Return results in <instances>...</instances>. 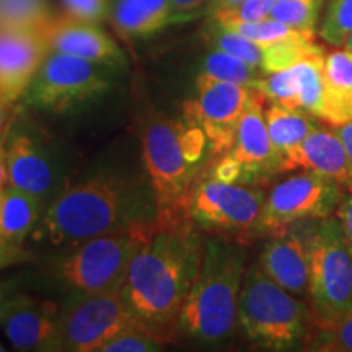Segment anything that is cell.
Listing matches in <instances>:
<instances>
[{
	"label": "cell",
	"instance_id": "cell-5",
	"mask_svg": "<svg viewBox=\"0 0 352 352\" xmlns=\"http://www.w3.org/2000/svg\"><path fill=\"white\" fill-rule=\"evenodd\" d=\"M236 324L253 344L271 351L298 346L311 328L310 311L302 298L280 287L259 266L245 272Z\"/></svg>",
	"mask_w": 352,
	"mask_h": 352
},
{
	"label": "cell",
	"instance_id": "cell-42",
	"mask_svg": "<svg viewBox=\"0 0 352 352\" xmlns=\"http://www.w3.org/2000/svg\"><path fill=\"white\" fill-rule=\"evenodd\" d=\"M241 0H210L209 6V15L214 12L219 10H227V8H232L235 6H239Z\"/></svg>",
	"mask_w": 352,
	"mask_h": 352
},
{
	"label": "cell",
	"instance_id": "cell-44",
	"mask_svg": "<svg viewBox=\"0 0 352 352\" xmlns=\"http://www.w3.org/2000/svg\"><path fill=\"white\" fill-rule=\"evenodd\" d=\"M344 47H346V50H349V51H352V34H351V36H349V38H347V39H346V43H344Z\"/></svg>",
	"mask_w": 352,
	"mask_h": 352
},
{
	"label": "cell",
	"instance_id": "cell-39",
	"mask_svg": "<svg viewBox=\"0 0 352 352\" xmlns=\"http://www.w3.org/2000/svg\"><path fill=\"white\" fill-rule=\"evenodd\" d=\"M16 300H19V296L8 292L6 285H0V324H3V321L10 315Z\"/></svg>",
	"mask_w": 352,
	"mask_h": 352
},
{
	"label": "cell",
	"instance_id": "cell-25",
	"mask_svg": "<svg viewBox=\"0 0 352 352\" xmlns=\"http://www.w3.org/2000/svg\"><path fill=\"white\" fill-rule=\"evenodd\" d=\"M52 16L47 0H0V28H41Z\"/></svg>",
	"mask_w": 352,
	"mask_h": 352
},
{
	"label": "cell",
	"instance_id": "cell-32",
	"mask_svg": "<svg viewBox=\"0 0 352 352\" xmlns=\"http://www.w3.org/2000/svg\"><path fill=\"white\" fill-rule=\"evenodd\" d=\"M324 76L329 85L352 103V51L338 50L324 54Z\"/></svg>",
	"mask_w": 352,
	"mask_h": 352
},
{
	"label": "cell",
	"instance_id": "cell-23",
	"mask_svg": "<svg viewBox=\"0 0 352 352\" xmlns=\"http://www.w3.org/2000/svg\"><path fill=\"white\" fill-rule=\"evenodd\" d=\"M320 56H324V51L314 41V34L298 33L292 38L264 46L261 70L263 74L279 72V70L292 67L302 60Z\"/></svg>",
	"mask_w": 352,
	"mask_h": 352
},
{
	"label": "cell",
	"instance_id": "cell-33",
	"mask_svg": "<svg viewBox=\"0 0 352 352\" xmlns=\"http://www.w3.org/2000/svg\"><path fill=\"white\" fill-rule=\"evenodd\" d=\"M276 0H241L239 6L210 13L217 21H258L270 16Z\"/></svg>",
	"mask_w": 352,
	"mask_h": 352
},
{
	"label": "cell",
	"instance_id": "cell-24",
	"mask_svg": "<svg viewBox=\"0 0 352 352\" xmlns=\"http://www.w3.org/2000/svg\"><path fill=\"white\" fill-rule=\"evenodd\" d=\"M199 76L214 78V80L232 82L243 87L258 88V83L264 74L226 51L212 50L202 60Z\"/></svg>",
	"mask_w": 352,
	"mask_h": 352
},
{
	"label": "cell",
	"instance_id": "cell-29",
	"mask_svg": "<svg viewBox=\"0 0 352 352\" xmlns=\"http://www.w3.org/2000/svg\"><path fill=\"white\" fill-rule=\"evenodd\" d=\"M217 21V20H214ZM226 28L232 30V32L241 34L250 41L256 43L258 46H270V44L279 43L283 39L292 38L298 33H305V32H298V30H294L287 26L283 21H277L271 16L264 20H258V21H217ZM314 34V33H311Z\"/></svg>",
	"mask_w": 352,
	"mask_h": 352
},
{
	"label": "cell",
	"instance_id": "cell-9",
	"mask_svg": "<svg viewBox=\"0 0 352 352\" xmlns=\"http://www.w3.org/2000/svg\"><path fill=\"white\" fill-rule=\"evenodd\" d=\"M113 69L80 57L51 51L34 76L25 98L51 113H69L91 103L111 87Z\"/></svg>",
	"mask_w": 352,
	"mask_h": 352
},
{
	"label": "cell",
	"instance_id": "cell-18",
	"mask_svg": "<svg viewBox=\"0 0 352 352\" xmlns=\"http://www.w3.org/2000/svg\"><path fill=\"white\" fill-rule=\"evenodd\" d=\"M7 170L10 188L46 201L56 186V170L47 151L26 132H12L7 140Z\"/></svg>",
	"mask_w": 352,
	"mask_h": 352
},
{
	"label": "cell",
	"instance_id": "cell-14",
	"mask_svg": "<svg viewBox=\"0 0 352 352\" xmlns=\"http://www.w3.org/2000/svg\"><path fill=\"white\" fill-rule=\"evenodd\" d=\"M50 50L76 56L113 70L126 69V56L100 23H90L64 15L52 16L44 26Z\"/></svg>",
	"mask_w": 352,
	"mask_h": 352
},
{
	"label": "cell",
	"instance_id": "cell-15",
	"mask_svg": "<svg viewBox=\"0 0 352 352\" xmlns=\"http://www.w3.org/2000/svg\"><path fill=\"white\" fill-rule=\"evenodd\" d=\"M264 100L266 96L259 90H254L239 122L236 139L230 152V155L243 168V183L258 182L280 173V155L267 132L263 107Z\"/></svg>",
	"mask_w": 352,
	"mask_h": 352
},
{
	"label": "cell",
	"instance_id": "cell-8",
	"mask_svg": "<svg viewBox=\"0 0 352 352\" xmlns=\"http://www.w3.org/2000/svg\"><path fill=\"white\" fill-rule=\"evenodd\" d=\"M264 201V192L258 189L210 178L192 188L188 217L219 239L243 243L259 233Z\"/></svg>",
	"mask_w": 352,
	"mask_h": 352
},
{
	"label": "cell",
	"instance_id": "cell-10",
	"mask_svg": "<svg viewBox=\"0 0 352 352\" xmlns=\"http://www.w3.org/2000/svg\"><path fill=\"white\" fill-rule=\"evenodd\" d=\"M139 321L122 287L88 296L70 294L59 310L56 351L100 352L104 342Z\"/></svg>",
	"mask_w": 352,
	"mask_h": 352
},
{
	"label": "cell",
	"instance_id": "cell-16",
	"mask_svg": "<svg viewBox=\"0 0 352 352\" xmlns=\"http://www.w3.org/2000/svg\"><path fill=\"white\" fill-rule=\"evenodd\" d=\"M314 171L333 179L352 191V170L344 144L334 129L318 126L280 158V173L284 171Z\"/></svg>",
	"mask_w": 352,
	"mask_h": 352
},
{
	"label": "cell",
	"instance_id": "cell-19",
	"mask_svg": "<svg viewBox=\"0 0 352 352\" xmlns=\"http://www.w3.org/2000/svg\"><path fill=\"white\" fill-rule=\"evenodd\" d=\"M6 334L16 351H56L59 308L52 302L19 296L3 321Z\"/></svg>",
	"mask_w": 352,
	"mask_h": 352
},
{
	"label": "cell",
	"instance_id": "cell-36",
	"mask_svg": "<svg viewBox=\"0 0 352 352\" xmlns=\"http://www.w3.org/2000/svg\"><path fill=\"white\" fill-rule=\"evenodd\" d=\"M212 166V178L219 179L223 183H235V184H243V168L239 162L233 158L230 153L220 157L219 160H215L210 164Z\"/></svg>",
	"mask_w": 352,
	"mask_h": 352
},
{
	"label": "cell",
	"instance_id": "cell-37",
	"mask_svg": "<svg viewBox=\"0 0 352 352\" xmlns=\"http://www.w3.org/2000/svg\"><path fill=\"white\" fill-rule=\"evenodd\" d=\"M338 219H340L342 232H344L346 243L352 253V196L344 197L338 208Z\"/></svg>",
	"mask_w": 352,
	"mask_h": 352
},
{
	"label": "cell",
	"instance_id": "cell-38",
	"mask_svg": "<svg viewBox=\"0 0 352 352\" xmlns=\"http://www.w3.org/2000/svg\"><path fill=\"white\" fill-rule=\"evenodd\" d=\"M10 134V127H6V131L0 134V196L10 188L8 184V170H7V140Z\"/></svg>",
	"mask_w": 352,
	"mask_h": 352
},
{
	"label": "cell",
	"instance_id": "cell-1",
	"mask_svg": "<svg viewBox=\"0 0 352 352\" xmlns=\"http://www.w3.org/2000/svg\"><path fill=\"white\" fill-rule=\"evenodd\" d=\"M204 239L189 219L155 217L122 284L126 300L140 321L171 342L179 311L201 270Z\"/></svg>",
	"mask_w": 352,
	"mask_h": 352
},
{
	"label": "cell",
	"instance_id": "cell-26",
	"mask_svg": "<svg viewBox=\"0 0 352 352\" xmlns=\"http://www.w3.org/2000/svg\"><path fill=\"white\" fill-rule=\"evenodd\" d=\"M206 38L214 50L226 51L228 54L239 57V59L245 60L252 67L261 70L263 64V47L258 46L256 43L250 41L241 34L232 32V30L226 28L217 21L210 19L208 32H206ZM263 72V70H261Z\"/></svg>",
	"mask_w": 352,
	"mask_h": 352
},
{
	"label": "cell",
	"instance_id": "cell-41",
	"mask_svg": "<svg viewBox=\"0 0 352 352\" xmlns=\"http://www.w3.org/2000/svg\"><path fill=\"white\" fill-rule=\"evenodd\" d=\"M12 108V101L0 94V134L6 131V121L8 118V113H10Z\"/></svg>",
	"mask_w": 352,
	"mask_h": 352
},
{
	"label": "cell",
	"instance_id": "cell-27",
	"mask_svg": "<svg viewBox=\"0 0 352 352\" xmlns=\"http://www.w3.org/2000/svg\"><path fill=\"white\" fill-rule=\"evenodd\" d=\"M166 344L168 341L162 334H158L148 324L139 321V323L122 329L108 342H104L100 352H151L162 351Z\"/></svg>",
	"mask_w": 352,
	"mask_h": 352
},
{
	"label": "cell",
	"instance_id": "cell-7",
	"mask_svg": "<svg viewBox=\"0 0 352 352\" xmlns=\"http://www.w3.org/2000/svg\"><path fill=\"white\" fill-rule=\"evenodd\" d=\"M314 323H333L352 308V253L338 217L321 219L307 235Z\"/></svg>",
	"mask_w": 352,
	"mask_h": 352
},
{
	"label": "cell",
	"instance_id": "cell-20",
	"mask_svg": "<svg viewBox=\"0 0 352 352\" xmlns=\"http://www.w3.org/2000/svg\"><path fill=\"white\" fill-rule=\"evenodd\" d=\"M44 201L39 197L8 188L0 196V236L8 248L20 250L26 236L41 222Z\"/></svg>",
	"mask_w": 352,
	"mask_h": 352
},
{
	"label": "cell",
	"instance_id": "cell-35",
	"mask_svg": "<svg viewBox=\"0 0 352 352\" xmlns=\"http://www.w3.org/2000/svg\"><path fill=\"white\" fill-rule=\"evenodd\" d=\"M210 0H170V25L184 23L209 13Z\"/></svg>",
	"mask_w": 352,
	"mask_h": 352
},
{
	"label": "cell",
	"instance_id": "cell-40",
	"mask_svg": "<svg viewBox=\"0 0 352 352\" xmlns=\"http://www.w3.org/2000/svg\"><path fill=\"white\" fill-rule=\"evenodd\" d=\"M334 131H336V134L340 135L342 144H344V148L347 152V157H349V164L352 170V120L344 122V124L334 126Z\"/></svg>",
	"mask_w": 352,
	"mask_h": 352
},
{
	"label": "cell",
	"instance_id": "cell-13",
	"mask_svg": "<svg viewBox=\"0 0 352 352\" xmlns=\"http://www.w3.org/2000/svg\"><path fill=\"white\" fill-rule=\"evenodd\" d=\"M44 26L0 28V94L12 103L25 96L51 52Z\"/></svg>",
	"mask_w": 352,
	"mask_h": 352
},
{
	"label": "cell",
	"instance_id": "cell-11",
	"mask_svg": "<svg viewBox=\"0 0 352 352\" xmlns=\"http://www.w3.org/2000/svg\"><path fill=\"white\" fill-rule=\"evenodd\" d=\"M344 199L342 186L314 171L289 176L264 201L259 233L277 235L296 223L327 219Z\"/></svg>",
	"mask_w": 352,
	"mask_h": 352
},
{
	"label": "cell",
	"instance_id": "cell-2",
	"mask_svg": "<svg viewBox=\"0 0 352 352\" xmlns=\"http://www.w3.org/2000/svg\"><path fill=\"white\" fill-rule=\"evenodd\" d=\"M157 217L151 184L116 173H98L59 192L46 208L39 232L51 245H77Z\"/></svg>",
	"mask_w": 352,
	"mask_h": 352
},
{
	"label": "cell",
	"instance_id": "cell-45",
	"mask_svg": "<svg viewBox=\"0 0 352 352\" xmlns=\"http://www.w3.org/2000/svg\"><path fill=\"white\" fill-rule=\"evenodd\" d=\"M2 351H6V347H2V344H0V352H2Z\"/></svg>",
	"mask_w": 352,
	"mask_h": 352
},
{
	"label": "cell",
	"instance_id": "cell-31",
	"mask_svg": "<svg viewBox=\"0 0 352 352\" xmlns=\"http://www.w3.org/2000/svg\"><path fill=\"white\" fill-rule=\"evenodd\" d=\"M352 34V0H329L321 38L331 46H344Z\"/></svg>",
	"mask_w": 352,
	"mask_h": 352
},
{
	"label": "cell",
	"instance_id": "cell-4",
	"mask_svg": "<svg viewBox=\"0 0 352 352\" xmlns=\"http://www.w3.org/2000/svg\"><path fill=\"white\" fill-rule=\"evenodd\" d=\"M208 138L197 124L152 118L142 132V158L157 217L182 220L188 217V199L206 164Z\"/></svg>",
	"mask_w": 352,
	"mask_h": 352
},
{
	"label": "cell",
	"instance_id": "cell-30",
	"mask_svg": "<svg viewBox=\"0 0 352 352\" xmlns=\"http://www.w3.org/2000/svg\"><path fill=\"white\" fill-rule=\"evenodd\" d=\"M308 342L315 351L352 352V308L333 323H314V340Z\"/></svg>",
	"mask_w": 352,
	"mask_h": 352
},
{
	"label": "cell",
	"instance_id": "cell-22",
	"mask_svg": "<svg viewBox=\"0 0 352 352\" xmlns=\"http://www.w3.org/2000/svg\"><path fill=\"white\" fill-rule=\"evenodd\" d=\"M264 118H266L270 138L280 158L302 144L303 139L318 127L316 118L310 113L303 109L285 108L277 103H272L264 109Z\"/></svg>",
	"mask_w": 352,
	"mask_h": 352
},
{
	"label": "cell",
	"instance_id": "cell-43",
	"mask_svg": "<svg viewBox=\"0 0 352 352\" xmlns=\"http://www.w3.org/2000/svg\"><path fill=\"white\" fill-rule=\"evenodd\" d=\"M19 253H20L19 250H10V248H3V246H0V267H3L6 264H10Z\"/></svg>",
	"mask_w": 352,
	"mask_h": 352
},
{
	"label": "cell",
	"instance_id": "cell-12",
	"mask_svg": "<svg viewBox=\"0 0 352 352\" xmlns=\"http://www.w3.org/2000/svg\"><path fill=\"white\" fill-rule=\"evenodd\" d=\"M197 98L184 103V121L197 124L209 142V162L232 152L239 122L256 88L197 76Z\"/></svg>",
	"mask_w": 352,
	"mask_h": 352
},
{
	"label": "cell",
	"instance_id": "cell-17",
	"mask_svg": "<svg viewBox=\"0 0 352 352\" xmlns=\"http://www.w3.org/2000/svg\"><path fill=\"white\" fill-rule=\"evenodd\" d=\"M259 267L292 296L310 297V253L307 236L289 228L272 235L259 256Z\"/></svg>",
	"mask_w": 352,
	"mask_h": 352
},
{
	"label": "cell",
	"instance_id": "cell-21",
	"mask_svg": "<svg viewBox=\"0 0 352 352\" xmlns=\"http://www.w3.org/2000/svg\"><path fill=\"white\" fill-rule=\"evenodd\" d=\"M109 16L124 38H148L170 25V0H111Z\"/></svg>",
	"mask_w": 352,
	"mask_h": 352
},
{
	"label": "cell",
	"instance_id": "cell-34",
	"mask_svg": "<svg viewBox=\"0 0 352 352\" xmlns=\"http://www.w3.org/2000/svg\"><path fill=\"white\" fill-rule=\"evenodd\" d=\"M65 13L90 23H101L111 15V0H63Z\"/></svg>",
	"mask_w": 352,
	"mask_h": 352
},
{
	"label": "cell",
	"instance_id": "cell-28",
	"mask_svg": "<svg viewBox=\"0 0 352 352\" xmlns=\"http://www.w3.org/2000/svg\"><path fill=\"white\" fill-rule=\"evenodd\" d=\"M321 6L323 0H276L270 16L298 32L315 34Z\"/></svg>",
	"mask_w": 352,
	"mask_h": 352
},
{
	"label": "cell",
	"instance_id": "cell-6",
	"mask_svg": "<svg viewBox=\"0 0 352 352\" xmlns=\"http://www.w3.org/2000/svg\"><path fill=\"white\" fill-rule=\"evenodd\" d=\"M152 220L72 245L67 256L57 264L59 284L77 296L121 289L132 258L147 239Z\"/></svg>",
	"mask_w": 352,
	"mask_h": 352
},
{
	"label": "cell",
	"instance_id": "cell-3",
	"mask_svg": "<svg viewBox=\"0 0 352 352\" xmlns=\"http://www.w3.org/2000/svg\"><path fill=\"white\" fill-rule=\"evenodd\" d=\"M246 254L239 243L204 241L201 270L179 311L176 334L201 344H220L236 324Z\"/></svg>",
	"mask_w": 352,
	"mask_h": 352
}]
</instances>
